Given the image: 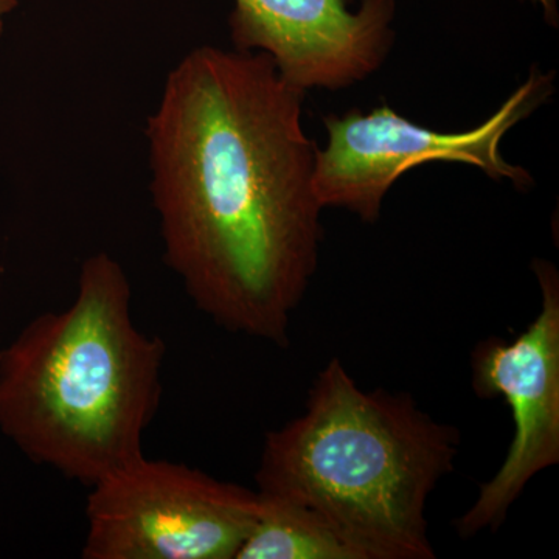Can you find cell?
Masks as SVG:
<instances>
[{
    "label": "cell",
    "instance_id": "1",
    "mask_svg": "<svg viewBox=\"0 0 559 559\" xmlns=\"http://www.w3.org/2000/svg\"><path fill=\"white\" fill-rule=\"evenodd\" d=\"M304 92L263 51H189L146 121L164 260L221 329L289 342L316 270L322 205Z\"/></svg>",
    "mask_w": 559,
    "mask_h": 559
},
{
    "label": "cell",
    "instance_id": "2",
    "mask_svg": "<svg viewBox=\"0 0 559 559\" xmlns=\"http://www.w3.org/2000/svg\"><path fill=\"white\" fill-rule=\"evenodd\" d=\"M167 344L132 319L130 278L98 252L75 299L0 349V432L25 455L92 487L145 455Z\"/></svg>",
    "mask_w": 559,
    "mask_h": 559
},
{
    "label": "cell",
    "instance_id": "3",
    "mask_svg": "<svg viewBox=\"0 0 559 559\" xmlns=\"http://www.w3.org/2000/svg\"><path fill=\"white\" fill-rule=\"evenodd\" d=\"M457 448V429L406 393L366 392L334 358L304 414L267 432L255 479L314 510L359 559H432L426 507Z\"/></svg>",
    "mask_w": 559,
    "mask_h": 559
},
{
    "label": "cell",
    "instance_id": "4",
    "mask_svg": "<svg viewBox=\"0 0 559 559\" xmlns=\"http://www.w3.org/2000/svg\"><path fill=\"white\" fill-rule=\"evenodd\" d=\"M84 559H237L259 491L146 455L92 485Z\"/></svg>",
    "mask_w": 559,
    "mask_h": 559
},
{
    "label": "cell",
    "instance_id": "5",
    "mask_svg": "<svg viewBox=\"0 0 559 559\" xmlns=\"http://www.w3.org/2000/svg\"><path fill=\"white\" fill-rule=\"evenodd\" d=\"M554 72L533 68L528 80L485 123L439 132L404 119L389 106L323 119L329 142L316 153L314 189L322 207H341L366 223L381 215L390 187L411 168L432 160L463 162L496 180L528 189L532 176L500 154L507 132L554 94Z\"/></svg>",
    "mask_w": 559,
    "mask_h": 559
},
{
    "label": "cell",
    "instance_id": "6",
    "mask_svg": "<svg viewBox=\"0 0 559 559\" xmlns=\"http://www.w3.org/2000/svg\"><path fill=\"white\" fill-rule=\"evenodd\" d=\"M543 307L513 341L488 340L473 353V388L480 399L502 396L514 436L496 476L455 522L462 538L498 530L530 480L559 462V278L549 261L533 264Z\"/></svg>",
    "mask_w": 559,
    "mask_h": 559
},
{
    "label": "cell",
    "instance_id": "7",
    "mask_svg": "<svg viewBox=\"0 0 559 559\" xmlns=\"http://www.w3.org/2000/svg\"><path fill=\"white\" fill-rule=\"evenodd\" d=\"M235 0V50L263 51L300 92L340 91L381 68L393 44V0Z\"/></svg>",
    "mask_w": 559,
    "mask_h": 559
},
{
    "label": "cell",
    "instance_id": "8",
    "mask_svg": "<svg viewBox=\"0 0 559 559\" xmlns=\"http://www.w3.org/2000/svg\"><path fill=\"white\" fill-rule=\"evenodd\" d=\"M253 527L237 559H359L310 507L259 491Z\"/></svg>",
    "mask_w": 559,
    "mask_h": 559
},
{
    "label": "cell",
    "instance_id": "9",
    "mask_svg": "<svg viewBox=\"0 0 559 559\" xmlns=\"http://www.w3.org/2000/svg\"><path fill=\"white\" fill-rule=\"evenodd\" d=\"M533 2H538L543 5L544 16H546V20L549 21L551 25L558 24L557 0H533Z\"/></svg>",
    "mask_w": 559,
    "mask_h": 559
},
{
    "label": "cell",
    "instance_id": "10",
    "mask_svg": "<svg viewBox=\"0 0 559 559\" xmlns=\"http://www.w3.org/2000/svg\"><path fill=\"white\" fill-rule=\"evenodd\" d=\"M16 7L17 0H0V36H2L3 27H5L3 20H5L7 14H10Z\"/></svg>",
    "mask_w": 559,
    "mask_h": 559
}]
</instances>
